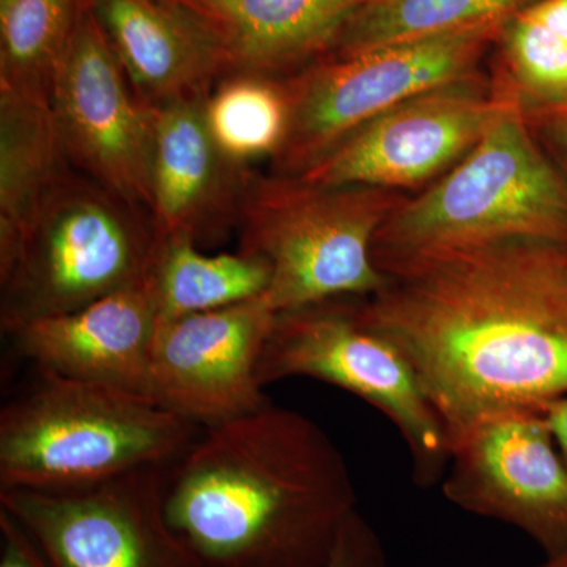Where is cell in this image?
Masks as SVG:
<instances>
[{
  "label": "cell",
  "instance_id": "22",
  "mask_svg": "<svg viewBox=\"0 0 567 567\" xmlns=\"http://www.w3.org/2000/svg\"><path fill=\"white\" fill-rule=\"evenodd\" d=\"M204 111L213 141L241 167L274 159L289 130V96L281 78L226 74L205 96Z\"/></svg>",
  "mask_w": 567,
  "mask_h": 567
},
{
  "label": "cell",
  "instance_id": "18",
  "mask_svg": "<svg viewBox=\"0 0 567 567\" xmlns=\"http://www.w3.org/2000/svg\"><path fill=\"white\" fill-rule=\"evenodd\" d=\"M70 163L50 103L0 89V274L41 200Z\"/></svg>",
  "mask_w": 567,
  "mask_h": 567
},
{
  "label": "cell",
  "instance_id": "28",
  "mask_svg": "<svg viewBox=\"0 0 567 567\" xmlns=\"http://www.w3.org/2000/svg\"><path fill=\"white\" fill-rule=\"evenodd\" d=\"M361 2L365 6V3L379 2V0H361Z\"/></svg>",
  "mask_w": 567,
  "mask_h": 567
},
{
  "label": "cell",
  "instance_id": "27",
  "mask_svg": "<svg viewBox=\"0 0 567 567\" xmlns=\"http://www.w3.org/2000/svg\"><path fill=\"white\" fill-rule=\"evenodd\" d=\"M539 567H567V555L554 561H543Z\"/></svg>",
  "mask_w": 567,
  "mask_h": 567
},
{
  "label": "cell",
  "instance_id": "14",
  "mask_svg": "<svg viewBox=\"0 0 567 567\" xmlns=\"http://www.w3.org/2000/svg\"><path fill=\"white\" fill-rule=\"evenodd\" d=\"M207 95L153 106L151 218L156 238L212 245L237 226L251 167L227 159L213 141L205 121Z\"/></svg>",
  "mask_w": 567,
  "mask_h": 567
},
{
  "label": "cell",
  "instance_id": "21",
  "mask_svg": "<svg viewBox=\"0 0 567 567\" xmlns=\"http://www.w3.org/2000/svg\"><path fill=\"white\" fill-rule=\"evenodd\" d=\"M537 0H379L346 22L327 54L349 55L402 43L502 24Z\"/></svg>",
  "mask_w": 567,
  "mask_h": 567
},
{
  "label": "cell",
  "instance_id": "4",
  "mask_svg": "<svg viewBox=\"0 0 567 567\" xmlns=\"http://www.w3.org/2000/svg\"><path fill=\"white\" fill-rule=\"evenodd\" d=\"M200 429L147 395L40 372L0 412V491H69L167 466Z\"/></svg>",
  "mask_w": 567,
  "mask_h": 567
},
{
  "label": "cell",
  "instance_id": "12",
  "mask_svg": "<svg viewBox=\"0 0 567 567\" xmlns=\"http://www.w3.org/2000/svg\"><path fill=\"white\" fill-rule=\"evenodd\" d=\"M502 78L450 82L365 122L298 177L317 185L404 189L446 174L475 147L509 96Z\"/></svg>",
  "mask_w": 567,
  "mask_h": 567
},
{
  "label": "cell",
  "instance_id": "3",
  "mask_svg": "<svg viewBox=\"0 0 567 567\" xmlns=\"http://www.w3.org/2000/svg\"><path fill=\"white\" fill-rule=\"evenodd\" d=\"M509 238L567 245V177L513 89L475 147L388 216L372 259L383 274L416 257Z\"/></svg>",
  "mask_w": 567,
  "mask_h": 567
},
{
  "label": "cell",
  "instance_id": "5",
  "mask_svg": "<svg viewBox=\"0 0 567 567\" xmlns=\"http://www.w3.org/2000/svg\"><path fill=\"white\" fill-rule=\"evenodd\" d=\"M405 197L365 185H317L298 175H246L238 251L262 257L271 271L264 297L278 312L341 297H365L386 276L372 245Z\"/></svg>",
  "mask_w": 567,
  "mask_h": 567
},
{
  "label": "cell",
  "instance_id": "9",
  "mask_svg": "<svg viewBox=\"0 0 567 567\" xmlns=\"http://www.w3.org/2000/svg\"><path fill=\"white\" fill-rule=\"evenodd\" d=\"M447 502L527 535L544 561L567 555V465L544 410L509 409L450 436Z\"/></svg>",
  "mask_w": 567,
  "mask_h": 567
},
{
  "label": "cell",
  "instance_id": "1",
  "mask_svg": "<svg viewBox=\"0 0 567 567\" xmlns=\"http://www.w3.org/2000/svg\"><path fill=\"white\" fill-rule=\"evenodd\" d=\"M383 275L382 289L357 297L358 315L404 354L447 440L567 393V245L509 238Z\"/></svg>",
  "mask_w": 567,
  "mask_h": 567
},
{
  "label": "cell",
  "instance_id": "19",
  "mask_svg": "<svg viewBox=\"0 0 567 567\" xmlns=\"http://www.w3.org/2000/svg\"><path fill=\"white\" fill-rule=\"evenodd\" d=\"M271 271L262 257L205 254L186 238H156L145 275L156 320L227 308L267 292Z\"/></svg>",
  "mask_w": 567,
  "mask_h": 567
},
{
  "label": "cell",
  "instance_id": "2",
  "mask_svg": "<svg viewBox=\"0 0 567 567\" xmlns=\"http://www.w3.org/2000/svg\"><path fill=\"white\" fill-rule=\"evenodd\" d=\"M163 509L188 567H327L357 492L330 435L268 402L200 431L167 466Z\"/></svg>",
  "mask_w": 567,
  "mask_h": 567
},
{
  "label": "cell",
  "instance_id": "10",
  "mask_svg": "<svg viewBox=\"0 0 567 567\" xmlns=\"http://www.w3.org/2000/svg\"><path fill=\"white\" fill-rule=\"evenodd\" d=\"M50 106L70 166L151 216L153 106L134 91L92 7L55 70Z\"/></svg>",
  "mask_w": 567,
  "mask_h": 567
},
{
  "label": "cell",
  "instance_id": "24",
  "mask_svg": "<svg viewBox=\"0 0 567 567\" xmlns=\"http://www.w3.org/2000/svg\"><path fill=\"white\" fill-rule=\"evenodd\" d=\"M525 115L537 140L567 177V104Z\"/></svg>",
  "mask_w": 567,
  "mask_h": 567
},
{
  "label": "cell",
  "instance_id": "25",
  "mask_svg": "<svg viewBox=\"0 0 567 567\" xmlns=\"http://www.w3.org/2000/svg\"><path fill=\"white\" fill-rule=\"evenodd\" d=\"M0 567H48L24 528L0 509Z\"/></svg>",
  "mask_w": 567,
  "mask_h": 567
},
{
  "label": "cell",
  "instance_id": "20",
  "mask_svg": "<svg viewBox=\"0 0 567 567\" xmlns=\"http://www.w3.org/2000/svg\"><path fill=\"white\" fill-rule=\"evenodd\" d=\"M91 0H0V89L50 103L52 81Z\"/></svg>",
  "mask_w": 567,
  "mask_h": 567
},
{
  "label": "cell",
  "instance_id": "16",
  "mask_svg": "<svg viewBox=\"0 0 567 567\" xmlns=\"http://www.w3.org/2000/svg\"><path fill=\"white\" fill-rule=\"evenodd\" d=\"M134 91L155 104L205 95L229 74L210 32L175 0H91Z\"/></svg>",
  "mask_w": 567,
  "mask_h": 567
},
{
  "label": "cell",
  "instance_id": "26",
  "mask_svg": "<svg viewBox=\"0 0 567 567\" xmlns=\"http://www.w3.org/2000/svg\"><path fill=\"white\" fill-rule=\"evenodd\" d=\"M544 415L557 443L559 454L565 458L567 465V393L555 399L544 409Z\"/></svg>",
  "mask_w": 567,
  "mask_h": 567
},
{
  "label": "cell",
  "instance_id": "29",
  "mask_svg": "<svg viewBox=\"0 0 567 567\" xmlns=\"http://www.w3.org/2000/svg\"><path fill=\"white\" fill-rule=\"evenodd\" d=\"M484 567H492V566H484Z\"/></svg>",
  "mask_w": 567,
  "mask_h": 567
},
{
  "label": "cell",
  "instance_id": "11",
  "mask_svg": "<svg viewBox=\"0 0 567 567\" xmlns=\"http://www.w3.org/2000/svg\"><path fill=\"white\" fill-rule=\"evenodd\" d=\"M167 466L69 491H0V509L48 567H188L164 518Z\"/></svg>",
  "mask_w": 567,
  "mask_h": 567
},
{
  "label": "cell",
  "instance_id": "7",
  "mask_svg": "<svg viewBox=\"0 0 567 567\" xmlns=\"http://www.w3.org/2000/svg\"><path fill=\"white\" fill-rule=\"evenodd\" d=\"M290 377L330 383L374 406L404 440L417 486L442 483L450 462L445 427L404 354L365 327L357 297L276 315L257 379L264 388Z\"/></svg>",
  "mask_w": 567,
  "mask_h": 567
},
{
  "label": "cell",
  "instance_id": "15",
  "mask_svg": "<svg viewBox=\"0 0 567 567\" xmlns=\"http://www.w3.org/2000/svg\"><path fill=\"white\" fill-rule=\"evenodd\" d=\"M156 309L145 278L95 303L10 333L40 372L151 395Z\"/></svg>",
  "mask_w": 567,
  "mask_h": 567
},
{
  "label": "cell",
  "instance_id": "13",
  "mask_svg": "<svg viewBox=\"0 0 567 567\" xmlns=\"http://www.w3.org/2000/svg\"><path fill=\"white\" fill-rule=\"evenodd\" d=\"M276 319L264 295L213 311L156 320L151 395L199 425L226 423L268 404L257 365Z\"/></svg>",
  "mask_w": 567,
  "mask_h": 567
},
{
  "label": "cell",
  "instance_id": "6",
  "mask_svg": "<svg viewBox=\"0 0 567 567\" xmlns=\"http://www.w3.org/2000/svg\"><path fill=\"white\" fill-rule=\"evenodd\" d=\"M156 234L136 210L69 167L41 200L9 270L0 274L7 334L33 320L69 315L141 282Z\"/></svg>",
  "mask_w": 567,
  "mask_h": 567
},
{
  "label": "cell",
  "instance_id": "8",
  "mask_svg": "<svg viewBox=\"0 0 567 567\" xmlns=\"http://www.w3.org/2000/svg\"><path fill=\"white\" fill-rule=\"evenodd\" d=\"M503 24L324 54L289 78V130L271 159L275 174L300 175L354 130L391 107L465 80L496 43Z\"/></svg>",
  "mask_w": 567,
  "mask_h": 567
},
{
  "label": "cell",
  "instance_id": "23",
  "mask_svg": "<svg viewBox=\"0 0 567 567\" xmlns=\"http://www.w3.org/2000/svg\"><path fill=\"white\" fill-rule=\"evenodd\" d=\"M327 567H390L382 537L360 511L347 517Z\"/></svg>",
  "mask_w": 567,
  "mask_h": 567
},
{
  "label": "cell",
  "instance_id": "17",
  "mask_svg": "<svg viewBox=\"0 0 567 567\" xmlns=\"http://www.w3.org/2000/svg\"><path fill=\"white\" fill-rule=\"evenodd\" d=\"M210 32L229 73L289 78L333 48L361 0H175Z\"/></svg>",
  "mask_w": 567,
  "mask_h": 567
}]
</instances>
